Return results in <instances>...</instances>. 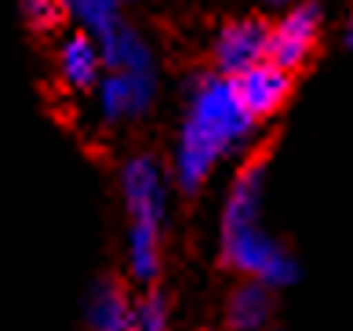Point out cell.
Wrapping results in <instances>:
<instances>
[{
  "instance_id": "5b68a950",
  "label": "cell",
  "mask_w": 353,
  "mask_h": 331,
  "mask_svg": "<svg viewBox=\"0 0 353 331\" xmlns=\"http://www.w3.org/2000/svg\"><path fill=\"white\" fill-rule=\"evenodd\" d=\"M321 4H295L288 15L273 26L270 33V55L266 62L281 66L288 73H299L306 70V62L313 59V51H317V41H321Z\"/></svg>"
},
{
  "instance_id": "7c38bea8",
  "label": "cell",
  "mask_w": 353,
  "mask_h": 331,
  "mask_svg": "<svg viewBox=\"0 0 353 331\" xmlns=\"http://www.w3.org/2000/svg\"><path fill=\"white\" fill-rule=\"evenodd\" d=\"M102 117L110 124L124 121V117H135V91L124 73H110L102 81Z\"/></svg>"
},
{
  "instance_id": "52a82bcc",
  "label": "cell",
  "mask_w": 353,
  "mask_h": 331,
  "mask_svg": "<svg viewBox=\"0 0 353 331\" xmlns=\"http://www.w3.org/2000/svg\"><path fill=\"white\" fill-rule=\"evenodd\" d=\"M88 331H142V306L121 277H99L88 295Z\"/></svg>"
},
{
  "instance_id": "ba28073f",
  "label": "cell",
  "mask_w": 353,
  "mask_h": 331,
  "mask_svg": "<svg viewBox=\"0 0 353 331\" xmlns=\"http://www.w3.org/2000/svg\"><path fill=\"white\" fill-rule=\"evenodd\" d=\"M106 62L102 59V48L91 33H73L59 51V70L70 81V88L77 91H91L99 81V66Z\"/></svg>"
},
{
  "instance_id": "4fadbf2b",
  "label": "cell",
  "mask_w": 353,
  "mask_h": 331,
  "mask_svg": "<svg viewBox=\"0 0 353 331\" xmlns=\"http://www.w3.org/2000/svg\"><path fill=\"white\" fill-rule=\"evenodd\" d=\"M139 306H142V331H168V299L161 291H150Z\"/></svg>"
},
{
  "instance_id": "9a60e30c",
  "label": "cell",
  "mask_w": 353,
  "mask_h": 331,
  "mask_svg": "<svg viewBox=\"0 0 353 331\" xmlns=\"http://www.w3.org/2000/svg\"><path fill=\"white\" fill-rule=\"evenodd\" d=\"M263 4H288V0H263Z\"/></svg>"
},
{
  "instance_id": "30bf717a",
  "label": "cell",
  "mask_w": 353,
  "mask_h": 331,
  "mask_svg": "<svg viewBox=\"0 0 353 331\" xmlns=\"http://www.w3.org/2000/svg\"><path fill=\"white\" fill-rule=\"evenodd\" d=\"M117 4H121V0H70V11L81 19L84 33H91L102 48L124 26L121 15H117Z\"/></svg>"
},
{
  "instance_id": "6da1fadb",
  "label": "cell",
  "mask_w": 353,
  "mask_h": 331,
  "mask_svg": "<svg viewBox=\"0 0 353 331\" xmlns=\"http://www.w3.org/2000/svg\"><path fill=\"white\" fill-rule=\"evenodd\" d=\"M255 128L252 113L244 110V102L237 95V84L222 73L201 77V84L193 88V102L186 113L175 150V182L179 190L193 197L204 179L212 175L215 161L226 150H233L241 139H248V131Z\"/></svg>"
},
{
  "instance_id": "8992f818",
  "label": "cell",
  "mask_w": 353,
  "mask_h": 331,
  "mask_svg": "<svg viewBox=\"0 0 353 331\" xmlns=\"http://www.w3.org/2000/svg\"><path fill=\"white\" fill-rule=\"evenodd\" d=\"M233 84H237V95L244 102V110L252 113V121L259 124V121H266V117H273L288 99H292L295 73H288L273 62H259L255 70L241 73Z\"/></svg>"
},
{
  "instance_id": "2e32d148",
  "label": "cell",
  "mask_w": 353,
  "mask_h": 331,
  "mask_svg": "<svg viewBox=\"0 0 353 331\" xmlns=\"http://www.w3.org/2000/svg\"><path fill=\"white\" fill-rule=\"evenodd\" d=\"M121 4H124V0H121Z\"/></svg>"
},
{
  "instance_id": "8fae6325",
  "label": "cell",
  "mask_w": 353,
  "mask_h": 331,
  "mask_svg": "<svg viewBox=\"0 0 353 331\" xmlns=\"http://www.w3.org/2000/svg\"><path fill=\"white\" fill-rule=\"evenodd\" d=\"M22 22L33 33H59L70 19V0H19Z\"/></svg>"
},
{
  "instance_id": "3957f363",
  "label": "cell",
  "mask_w": 353,
  "mask_h": 331,
  "mask_svg": "<svg viewBox=\"0 0 353 331\" xmlns=\"http://www.w3.org/2000/svg\"><path fill=\"white\" fill-rule=\"evenodd\" d=\"M270 33H273V26L266 19H259V15L226 22L219 30L215 44H212L215 73L237 81L241 73L255 70L259 62H266V55H270Z\"/></svg>"
},
{
  "instance_id": "5bb4252c",
  "label": "cell",
  "mask_w": 353,
  "mask_h": 331,
  "mask_svg": "<svg viewBox=\"0 0 353 331\" xmlns=\"http://www.w3.org/2000/svg\"><path fill=\"white\" fill-rule=\"evenodd\" d=\"M346 44L353 48V15H350V26H346Z\"/></svg>"
},
{
  "instance_id": "7a4b0ae2",
  "label": "cell",
  "mask_w": 353,
  "mask_h": 331,
  "mask_svg": "<svg viewBox=\"0 0 353 331\" xmlns=\"http://www.w3.org/2000/svg\"><path fill=\"white\" fill-rule=\"evenodd\" d=\"M124 204L132 219V277L153 284L161 273V222H164V175L153 157H135L124 168Z\"/></svg>"
},
{
  "instance_id": "9c48e42d",
  "label": "cell",
  "mask_w": 353,
  "mask_h": 331,
  "mask_svg": "<svg viewBox=\"0 0 353 331\" xmlns=\"http://www.w3.org/2000/svg\"><path fill=\"white\" fill-rule=\"evenodd\" d=\"M273 313L270 288L259 281H244L226 302V324L230 331H263Z\"/></svg>"
},
{
  "instance_id": "277c9868",
  "label": "cell",
  "mask_w": 353,
  "mask_h": 331,
  "mask_svg": "<svg viewBox=\"0 0 353 331\" xmlns=\"http://www.w3.org/2000/svg\"><path fill=\"white\" fill-rule=\"evenodd\" d=\"M273 153V139H266L259 150L244 161V168L237 171L226 197V211H222V241L226 237H241L259 226V211H263V179H266V164Z\"/></svg>"
}]
</instances>
